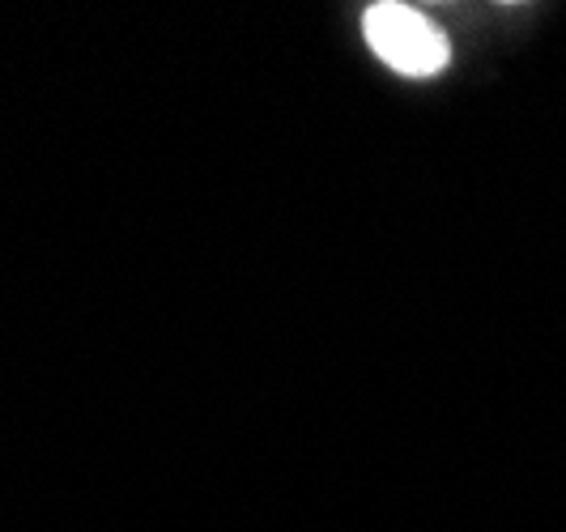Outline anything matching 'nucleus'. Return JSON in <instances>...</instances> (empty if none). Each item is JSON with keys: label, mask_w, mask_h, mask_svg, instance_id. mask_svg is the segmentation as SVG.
Here are the masks:
<instances>
[{"label": "nucleus", "mask_w": 566, "mask_h": 532, "mask_svg": "<svg viewBox=\"0 0 566 532\" xmlns=\"http://www.w3.org/2000/svg\"><path fill=\"white\" fill-rule=\"evenodd\" d=\"M363 34H367L370 52L405 77H434L452 60L448 34L413 4H397V0L370 4L363 13Z\"/></svg>", "instance_id": "obj_1"}]
</instances>
